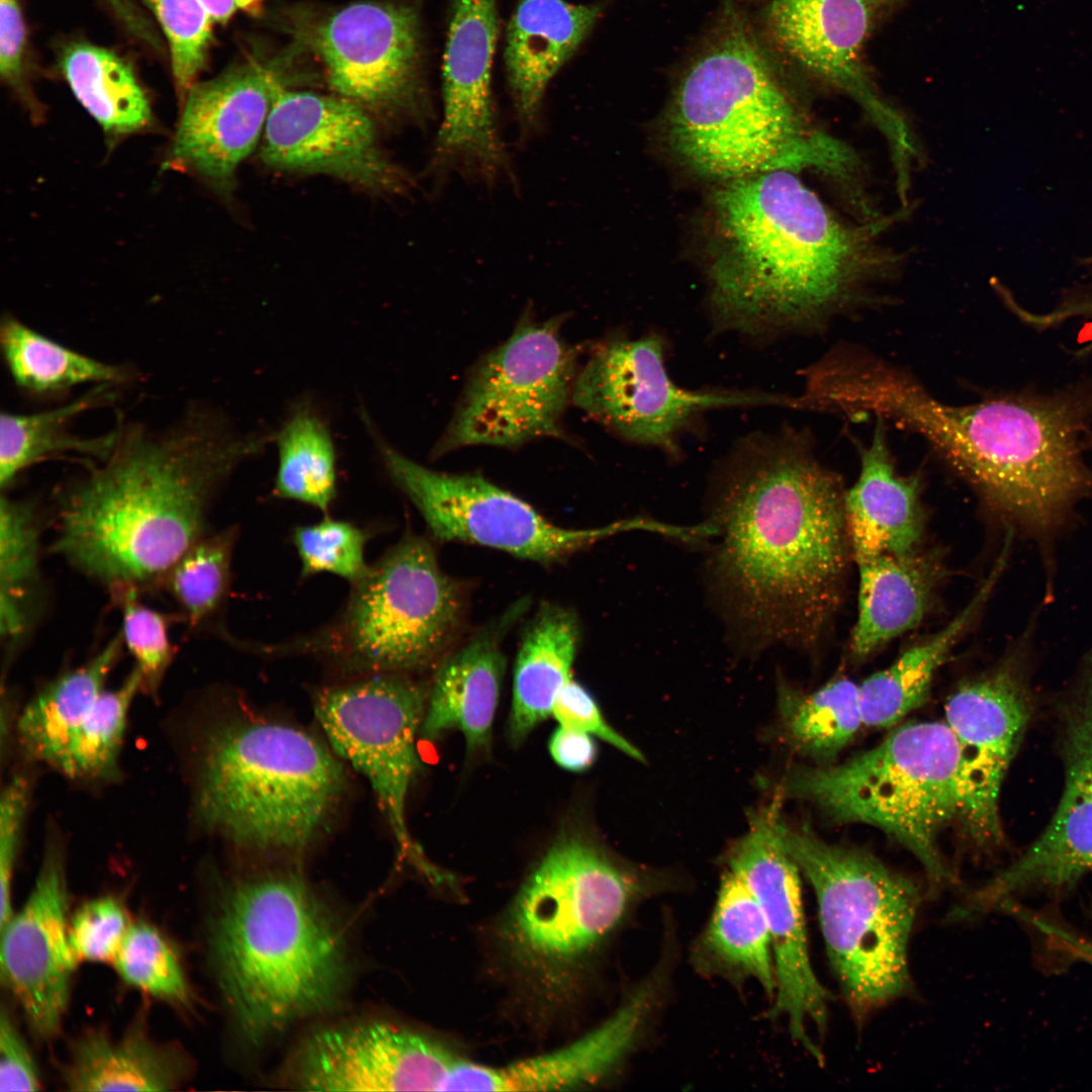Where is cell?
I'll use <instances>...</instances> for the list:
<instances>
[{"instance_id":"cell-2","label":"cell","mask_w":1092,"mask_h":1092,"mask_svg":"<svg viewBox=\"0 0 1092 1092\" xmlns=\"http://www.w3.org/2000/svg\"><path fill=\"white\" fill-rule=\"evenodd\" d=\"M796 174L762 172L715 192L711 305L721 332H817L889 268L876 240L884 219L841 218Z\"/></svg>"},{"instance_id":"cell-25","label":"cell","mask_w":1092,"mask_h":1092,"mask_svg":"<svg viewBox=\"0 0 1092 1092\" xmlns=\"http://www.w3.org/2000/svg\"><path fill=\"white\" fill-rule=\"evenodd\" d=\"M655 991V979L644 981L603 1024L556 1051L505 1067L474 1064L472 1091H557L599 1081L634 1046Z\"/></svg>"},{"instance_id":"cell-47","label":"cell","mask_w":1092,"mask_h":1092,"mask_svg":"<svg viewBox=\"0 0 1092 1092\" xmlns=\"http://www.w3.org/2000/svg\"><path fill=\"white\" fill-rule=\"evenodd\" d=\"M130 924L121 901L113 896L80 906L68 925L69 947L77 966L112 962Z\"/></svg>"},{"instance_id":"cell-33","label":"cell","mask_w":1092,"mask_h":1092,"mask_svg":"<svg viewBox=\"0 0 1092 1092\" xmlns=\"http://www.w3.org/2000/svg\"><path fill=\"white\" fill-rule=\"evenodd\" d=\"M124 647L120 632L81 666L63 673L24 708L18 734L27 754L56 766L89 714Z\"/></svg>"},{"instance_id":"cell-4","label":"cell","mask_w":1092,"mask_h":1092,"mask_svg":"<svg viewBox=\"0 0 1092 1092\" xmlns=\"http://www.w3.org/2000/svg\"><path fill=\"white\" fill-rule=\"evenodd\" d=\"M667 133L680 162L720 183L808 169L856 188V153L805 118L752 33L736 18L680 77Z\"/></svg>"},{"instance_id":"cell-15","label":"cell","mask_w":1092,"mask_h":1092,"mask_svg":"<svg viewBox=\"0 0 1092 1092\" xmlns=\"http://www.w3.org/2000/svg\"><path fill=\"white\" fill-rule=\"evenodd\" d=\"M781 801L777 795L769 804L751 812L748 829L729 849L727 861L729 871L755 896L768 925L777 981L769 1014L785 1017L792 1037L822 1064L824 1057L808 1027L824 1034L831 995L811 964L800 870L780 832Z\"/></svg>"},{"instance_id":"cell-46","label":"cell","mask_w":1092,"mask_h":1092,"mask_svg":"<svg viewBox=\"0 0 1092 1092\" xmlns=\"http://www.w3.org/2000/svg\"><path fill=\"white\" fill-rule=\"evenodd\" d=\"M122 614L121 638L142 675V689L154 692L175 653L169 637L171 617L143 604L136 588L113 595Z\"/></svg>"},{"instance_id":"cell-54","label":"cell","mask_w":1092,"mask_h":1092,"mask_svg":"<svg viewBox=\"0 0 1092 1092\" xmlns=\"http://www.w3.org/2000/svg\"><path fill=\"white\" fill-rule=\"evenodd\" d=\"M213 23L225 22L239 11H253L262 0H199Z\"/></svg>"},{"instance_id":"cell-28","label":"cell","mask_w":1092,"mask_h":1092,"mask_svg":"<svg viewBox=\"0 0 1092 1092\" xmlns=\"http://www.w3.org/2000/svg\"><path fill=\"white\" fill-rule=\"evenodd\" d=\"M509 622L480 631L442 658L429 688L420 736L433 741L458 730L469 752L489 747L506 668L500 639Z\"/></svg>"},{"instance_id":"cell-41","label":"cell","mask_w":1092,"mask_h":1092,"mask_svg":"<svg viewBox=\"0 0 1092 1092\" xmlns=\"http://www.w3.org/2000/svg\"><path fill=\"white\" fill-rule=\"evenodd\" d=\"M141 689L142 675L134 667L119 687L104 690L55 767L72 779L112 777L117 770L128 711Z\"/></svg>"},{"instance_id":"cell-8","label":"cell","mask_w":1092,"mask_h":1092,"mask_svg":"<svg viewBox=\"0 0 1092 1092\" xmlns=\"http://www.w3.org/2000/svg\"><path fill=\"white\" fill-rule=\"evenodd\" d=\"M784 845L810 883L827 954L856 1020L910 986L908 943L916 886L864 850L824 841L782 818Z\"/></svg>"},{"instance_id":"cell-12","label":"cell","mask_w":1092,"mask_h":1092,"mask_svg":"<svg viewBox=\"0 0 1092 1092\" xmlns=\"http://www.w3.org/2000/svg\"><path fill=\"white\" fill-rule=\"evenodd\" d=\"M573 403L628 442L680 454L679 437L704 413L738 406L785 407L786 394L676 385L657 333L613 337L597 345L574 381Z\"/></svg>"},{"instance_id":"cell-30","label":"cell","mask_w":1092,"mask_h":1092,"mask_svg":"<svg viewBox=\"0 0 1092 1092\" xmlns=\"http://www.w3.org/2000/svg\"><path fill=\"white\" fill-rule=\"evenodd\" d=\"M191 1070L183 1049L155 1040L136 1024L118 1038L101 1029L83 1033L72 1042L62 1077L71 1091H169Z\"/></svg>"},{"instance_id":"cell-17","label":"cell","mask_w":1092,"mask_h":1092,"mask_svg":"<svg viewBox=\"0 0 1092 1092\" xmlns=\"http://www.w3.org/2000/svg\"><path fill=\"white\" fill-rule=\"evenodd\" d=\"M259 157L270 169L330 176L371 194L395 196L413 186L408 173L381 147L373 116L338 95L282 88Z\"/></svg>"},{"instance_id":"cell-44","label":"cell","mask_w":1092,"mask_h":1092,"mask_svg":"<svg viewBox=\"0 0 1092 1092\" xmlns=\"http://www.w3.org/2000/svg\"><path fill=\"white\" fill-rule=\"evenodd\" d=\"M142 1L167 39L173 78L183 98L205 65L213 22L199 0Z\"/></svg>"},{"instance_id":"cell-52","label":"cell","mask_w":1092,"mask_h":1092,"mask_svg":"<svg viewBox=\"0 0 1092 1092\" xmlns=\"http://www.w3.org/2000/svg\"><path fill=\"white\" fill-rule=\"evenodd\" d=\"M548 747L555 763L572 772L588 769L598 755V748L592 735L563 725H559L553 731Z\"/></svg>"},{"instance_id":"cell-29","label":"cell","mask_w":1092,"mask_h":1092,"mask_svg":"<svg viewBox=\"0 0 1092 1092\" xmlns=\"http://www.w3.org/2000/svg\"><path fill=\"white\" fill-rule=\"evenodd\" d=\"M858 605L849 648L866 658L923 619L943 573L937 551L919 548L856 562Z\"/></svg>"},{"instance_id":"cell-11","label":"cell","mask_w":1092,"mask_h":1092,"mask_svg":"<svg viewBox=\"0 0 1092 1092\" xmlns=\"http://www.w3.org/2000/svg\"><path fill=\"white\" fill-rule=\"evenodd\" d=\"M560 324L558 317L524 316L506 342L480 359L435 453L562 436L577 369Z\"/></svg>"},{"instance_id":"cell-16","label":"cell","mask_w":1092,"mask_h":1092,"mask_svg":"<svg viewBox=\"0 0 1092 1092\" xmlns=\"http://www.w3.org/2000/svg\"><path fill=\"white\" fill-rule=\"evenodd\" d=\"M890 0H775L766 24L803 70L853 99L884 136L897 189H909L917 146L904 117L879 93L863 63L866 39Z\"/></svg>"},{"instance_id":"cell-22","label":"cell","mask_w":1092,"mask_h":1092,"mask_svg":"<svg viewBox=\"0 0 1092 1092\" xmlns=\"http://www.w3.org/2000/svg\"><path fill=\"white\" fill-rule=\"evenodd\" d=\"M1062 710L1065 790L1043 833L965 903L979 916L1022 890L1062 887L1092 871V656Z\"/></svg>"},{"instance_id":"cell-18","label":"cell","mask_w":1092,"mask_h":1092,"mask_svg":"<svg viewBox=\"0 0 1092 1092\" xmlns=\"http://www.w3.org/2000/svg\"><path fill=\"white\" fill-rule=\"evenodd\" d=\"M497 35L495 0H455L443 63V119L428 170L491 185L512 178L496 127L491 67Z\"/></svg>"},{"instance_id":"cell-24","label":"cell","mask_w":1092,"mask_h":1092,"mask_svg":"<svg viewBox=\"0 0 1092 1092\" xmlns=\"http://www.w3.org/2000/svg\"><path fill=\"white\" fill-rule=\"evenodd\" d=\"M284 87L274 71L255 63L195 82L184 96L166 164L231 193L240 165L260 144L273 101Z\"/></svg>"},{"instance_id":"cell-5","label":"cell","mask_w":1092,"mask_h":1092,"mask_svg":"<svg viewBox=\"0 0 1092 1092\" xmlns=\"http://www.w3.org/2000/svg\"><path fill=\"white\" fill-rule=\"evenodd\" d=\"M208 952L231 1014L255 1040L330 1009L348 974L330 911L290 873L228 884L211 917Z\"/></svg>"},{"instance_id":"cell-32","label":"cell","mask_w":1092,"mask_h":1092,"mask_svg":"<svg viewBox=\"0 0 1092 1092\" xmlns=\"http://www.w3.org/2000/svg\"><path fill=\"white\" fill-rule=\"evenodd\" d=\"M998 576L993 569L968 605L942 629L858 685L864 725L891 727L925 702L935 672L975 621Z\"/></svg>"},{"instance_id":"cell-19","label":"cell","mask_w":1092,"mask_h":1092,"mask_svg":"<svg viewBox=\"0 0 1092 1092\" xmlns=\"http://www.w3.org/2000/svg\"><path fill=\"white\" fill-rule=\"evenodd\" d=\"M318 51L336 95L372 116L422 121L420 30L416 13L386 3H357L321 27Z\"/></svg>"},{"instance_id":"cell-45","label":"cell","mask_w":1092,"mask_h":1092,"mask_svg":"<svg viewBox=\"0 0 1092 1092\" xmlns=\"http://www.w3.org/2000/svg\"><path fill=\"white\" fill-rule=\"evenodd\" d=\"M301 562V575L332 573L355 583L367 571L364 531L355 525L325 518L298 526L292 535Z\"/></svg>"},{"instance_id":"cell-20","label":"cell","mask_w":1092,"mask_h":1092,"mask_svg":"<svg viewBox=\"0 0 1092 1092\" xmlns=\"http://www.w3.org/2000/svg\"><path fill=\"white\" fill-rule=\"evenodd\" d=\"M1031 712L1020 653L963 682L945 705V723L960 752L963 803L960 823L979 847L1003 840L999 793Z\"/></svg>"},{"instance_id":"cell-39","label":"cell","mask_w":1092,"mask_h":1092,"mask_svg":"<svg viewBox=\"0 0 1092 1092\" xmlns=\"http://www.w3.org/2000/svg\"><path fill=\"white\" fill-rule=\"evenodd\" d=\"M278 467L274 494L327 512L337 494L336 451L324 417L307 399L296 402L274 434Z\"/></svg>"},{"instance_id":"cell-48","label":"cell","mask_w":1092,"mask_h":1092,"mask_svg":"<svg viewBox=\"0 0 1092 1092\" xmlns=\"http://www.w3.org/2000/svg\"><path fill=\"white\" fill-rule=\"evenodd\" d=\"M28 800L27 779L14 776L2 791L0 800V928L14 913L12 882Z\"/></svg>"},{"instance_id":"cell-34","label":"cell","mask_w":1092,"mask_h":1092,"mask_svg":"<svg viewBox=\"0 0 1092 1092\" xmlns=\"http://www.w3.org/2000/svg\"><path fill=\"white\" fill-rule=\"evenodd\" d=\"M60 64L75 97L106 133L121 136L152 122L150 101L131 66L112 51L75 42Z\"/></svg>"},{"instance_id":"cell-37","label":"cell","mask_w":1092,"mask_h":1092,"mask_svg":"<svg viewBox=\"0 0 1092 1092\" xmlns=\"http://www.w3.org/2000/svg\"><path fill=\"white\" fill-rule=\"evenodd\" d=\"M0 344L15 384L31 394L58 393L86 383L116 385L129 379L124 367L71 350L12 315L2 318Z\"/></svg>"},{"instance_id":"cell-3","label":"cell","mask_w":1092,"mask_h":1092,"mask_svg":"<svg viewBox=\"0 0 1092 1092\" xmlns=\"http://www.w3.org/2000/svg\"><path fill=\"white\" fill-rule=\"evenodd\" d=\"M272 439L202 412L160 433L117 429L110 453L64 491L53 551L113 595L162 580L204 536L219 485Z\"/></svg>"},{"instance_id":"cell-26","label":"cell","mask_w":1092,"mask_h":1092,"mask_svg":"<svg viewBox=\"0 0 1092 1092\" xmlns=\"http://www.w3.org/2000/svg\"><path fill=\"white\" fill-rule=\"evenodd\" d=\"M860 468L845 491L844 511L855 563L882 554L919 548L923 530L920 477L901 475L887 438V423L876 419L869 445L859 446Z\"/></svg>"},{"instance_id":"cell-49","label":"cell","mask_w":1092,"mask_h":1092,"mask_svg":"<svg viewBox=\"0 0 1092 1092\" xmlns=\"http://www.w3.org/2000/svg\"><path fill=\"white\" fill-rule=\"evenodd\" d=\"M552 715L559 725L598 737L628 756L639 761L644 760L640 750L607 722L588 691L572 677L560 692Z\"/></svg>"},{"instance_id":"cell-36","label":"cell","mask_w":1092,"mask_h":1092,"mask_svg":"<svg viewBox=\"0 0 1092 1092\" xmlns=\"http://www.w3.org/2000/svg\"><path fill=\"white\" fill-rule=\"evenodd\" d=\"M702 946L717 967L751 977L768 995H775V961L765 916L749 888L731 871L722 878Z\"/></svg>"},{"instance_id":"cell-14","label":"cell","mask_w":1092,"mask_h":1092,"mask_svg":"<svg viewBox=\"0 0 1092 1092\" xmlns=\"http://www.w3.org/2000/svg\"><path fill=\"white\" fill-rule=\"evenodd\" d=\"M429 690L401 672H380L324 690L314 712L333 751L369 782L401 854L429 875L435 868L406 823L410 788L421 763L416 740Z\"/></svg>"},{"instance_id":"cell-38","label":"cell","mask_w":1092,"mask_h":1092,"mask_svg":"<svg viewBox=\"0 0 1092 1092\" xmlns=\"http://www.w3.org/2000/svg\"><path fill=\"white\" fill-rule=\"evenodd\" d=\"M779 711L788 743L819 765L831 764L863 724L858 685L845 677L812 693L783 685Z\"/></svg>"},{"instance_id":"cell-51","label":"cell","mask_w":1092,"mask_h":1092,"mask_svg":"<svg viewBox=\"0 0 1092 1092\" xmlns=\"http://www.w3.org/2000/svg\"><path fill=\"white\" fill-rule=\"evenodd\" d=\"M26 30L19 0H0V74L23 90Z\"/></svg>"},{"instance_id":"cell-27","label":"cell","mask_w":1092,"mask_h":1092,"mask_svg":"<svg viewBox=\"0 0 1092 1092\" xmlns=\"http://www.w3.org/2000/svg\"><path fill=\"white\" fill-rule=\"evenodd\" d=\"M600 14L564 0H519L507 30L505 61L521 131H537L546 87Z\"/></svg>"},{"instance_id":"cell-10","label":"cell","mask_w":1092,"mask_h":1092,"mask_svg":"<svg viewBox=\"0 0 1092 1092\" xmlns=\"http://www.w3.org/2000/svg\"><path fill=\"white\" fill-rule=\"evenodd\" d=\"M641 891V878L589 836L565 831L520 888L505 940L522 966L550 976L589 953Z\"/></svg>"},{"instance_id":"cell-7","label":"cell","mask_w":1092,"mask_h":1092,"mask_svg":"<svg viewBox=\"0 0 1092 1092\" xmlns=\"http://www.w3.org/2000/svg\"><path fill=\"white\" fill-rule=\"evenodd\" d=\"M782 796L809 801L832 821L880 828L910 850L935 888L954 881L939 847L960 821V752L944 722H913L839 764L792 768Z\"/></svg>"},{"instance_id":"cell-43","label":"cell","mask_w":1092,"mask_h":1092,"mask_svg":"<svg viewBox=\"0 0 1092 1092\" xmlns=\"http://www.w3.org/2000/svg\"><path fill=\"white\" fill-rule=\"evenodd\" d=\"M112 963L128 986L174 1007L192 1006L193 991L180 958L156 926L131 923Z\"/></svg>"},{"instance_id":"cell-9","label":"cell","mask_w":1092,"mask_h":1092,"mask_svg":"<svg viewBox=\"0 0 1092 1092\" xmlns=\"http://www.w3.org/2000/svg\"><path fill=\"white\" fill-rule=\"evenodd\" d=\"M353 585L330 637L348 665L405 673L436 662L453 642L462 594L425 538L405 535Z\"/></svg>"},{"instance_id":"cell-53","label":"cell","mask_w":1092,"mask_h":1092,"mask_svg":"<svg viewBox=\"0 0 1092 1092\" xmlns=\"http://www.w3.org/2000/svg\"><path fill=\"white\" fill-rule=\"evenodd\" d=\"M1028 921L1043 933L1054 949L1092 965V941L1036 914H1032Z\"/></svg>"},{"instance_id":"cell-35","label":"cell","mask_w":1092,"mask_h":1092,"mask_svg":"<svg viewBox=\"0 0 1092 1092\" xmlns=\"http://www.w3.org/2000/svg\"><path fill=\"white\" fill-rule=\"evenodd\" d=\"M112 384H99L64 405L32 414L2 413L0 418V485L9 487L28 467L67 453L101 460L112 450L117 430L97 438L69 431L71 421L98 404Z\"/></svg>"},{"instance_id":"cell-21","label":"cell","mask_w":1092,"mask_h":1092,"mask_svg":"<svg viewBox=\"0 0 1092 1092\" xmlns=\"http://www.w3.org/2000/svg\"><path fill=\"white\" fill-rule=\"evenodd\" d=\"M460 1058L433 1037L381 1020L325 1026L292 1053L285 1077L316 1091H442Z\"/></svg>"},{"instance_id":"cell-23","label":"cell","mask_w":1092,"mask_h":1092,"mask_svg":"<svg viewBox=\"0 0 1092 1092\" xmlns=\"http://www.w3.org/2000/svg\"><path fill=\"white\" fill-rule=\"evenodd\" d=\"M68 900L64 857L50 848L24 905L0 928L1 981L42 1039L61 1028L77 967L68 941Z\"/></svg>"},{"instance_id":"cell-31","label":"cell","mask_w":1092,"mask_h":1092,"mask_svg":"<svg viewBox=\"0 0 1092 1092\" xmlns=\"http://www.w3.org/2000/svg\"><path fill=\"white\" fill-rule=\"evenodd\" d=\"M579 625L566 608L542 607L529 624L514 668L509 735L520 744L552 715L568 680L579 643Z\"/></svg>"},{"instance_id":"cell-1","label":"cell","mask_w":1092,"mask_h":1092,"mask_svg":"<svg viewBox=\"0 0 1092 1092\" xmlns=\"http://www.w3.org/2000/svg\"><path fill=\"white\" fill-rule=\"evenodd\" d=\"M845 491L792 428L744 437L722 463L711 568L730 618L753 642L810 647L832 622L852 557Z\"/></svg>"},{"instance_id":"cell-13","label":"cell","mask_w":1092,"mask_h":1092,"mask_svg":"<svg viewBox=\"0 0 1092 1092\" xmlns=\"http://www.w3.org/2000/svg\"><path fill=\"white\" fill-rule=\"evenodd\" d=\"M365 422L390 478L440 540L476 544L551 563L611 535L651 528L650 520L641 518L594 529L557 526L481 476L435 471L413 461L383 440L369 419Z\"/></svg>"},{"instance_id":"cell-50","label":"cell","mask_w":1092,"mask_h":1092,"mask_svg":"<svg viewBox=\"0 0 1092 1092\" xmlns=\"http://www.w3.org/2000/svg\"><path fill=\"white\" fill-rule=\"evenodd\" d=\"M41 1081L32 1054L4 1006L0 1015V1091H37Z\"/></svg>"},{"instance_id":"cell-42","label":"cell","mask_w":1092,"mask_h":1092,"mask_svg":"<svg viewBox=\"0 0 1092 1092\" xmlns=\"http://www.w3.org/2000/svg\"><path fill=\"white\" fill-rule=\"evenodd\" d=\"M235 537L234 529L201 537L163 578L191 627L213 615L226 597Z\"/></svg>"},{"instance_id":"cell-6","label":"cell","mask_w":1092,"mask_h":1092,"mask_svg":"<svg viewBox=\"0 0 1092 1092\" xmlns=\"http://www.w3.org/2000/svg\"><path fill=\"white\" fill-rule=\"evenodd\" d=\"M332 750L286 723L233 718L203 746L196 817L243 849L300 853L324 832L346 789L343 765Z\"/></svg>"},{"instance_id":"cell-40","label":"cell","mask_w":1092,"mask_h":1092,"mask_svg":"<svg viewBox=\"0 0 1092 1092\" xmlns=\"http://www.w3.org/2000/svg\"><path fill=\"white\" fill-rule=\"evenodd\" d=\"M38 579V532L31 506L0 502V631L9 648L27 631Z\"/></svg>"}]
</instances>
